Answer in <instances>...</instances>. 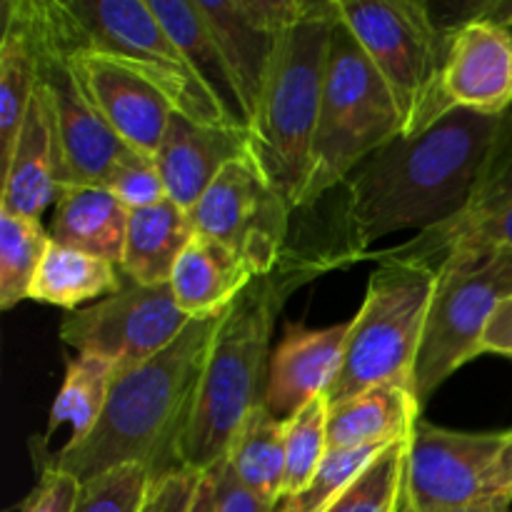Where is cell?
Segmentation results:
<instances>
[{
  "instance_id": "obj_1",
  "label": "cell",
  "mask_w": 512,
  "mask_h": 512,
  "mask_svg": "<svg viewBox=\"0 0 512 512\" xmlns=\"http://www.w3.org/2000/svg\"><path fill=\"white\" fill-rule=\"evenodd\" d=\"M505 115L448 110L413 135H398L370 155L343 188V228L355 258L375 240L428 230L453 220L468 203Z\"/></svg>"
},
{
  "instance_id": "obj_2",
  "label": "cell",
  "mask_w": 512,
  "mask_h": 512,
  "mask_svg": "<svg viewBox=\"0 0 512 512\" xmlns=\"http://www.w3.org/2000/svg\"><path fill=\"white\" fill-rule=\"evenodd\" d=\"M225 310L193 318L163 353L120 373L83 443L50 453L33 440L35 468L63 470L78 483L125 465H140L150 480L183 470L180 445Z\"/></svg>"
},
{
  "instance_id": "obj_3",
  "label": "cell",
  "mask_w": 512,
  "mask_h": 512,
  "mask_svg": "<svg viewBox=\"0 0 512 512\" xmlns=\"http://www.w3.org/2000/svg\"><path fill=\"white\" fill-rule=\"evenodd\" d=\"M315 275V270L283 255L273 273L255 278L228 305L205 360L180 445L183 468L213 473L223 465L240 425L265 400L273 355L270 340L280 310L288 295Z\"/></svg>"
},
{
  "instance_id": "obj_4",
  "label": "cell",
  "mask_w": 512,
  "mask_h": 512,
  "mask_svg": "<svg viewBox=\"0 0 512 512\" xmlns=\"http://www.w3.org/2000/svg\"><path fill=\"white\" fill-rule=\"evenodd\" d=\"M338 0H310L283 33L263 100L250 123L253 158L293 210L308 190L330 35Z\"/></svg>"
},
{
  "instance_id": "obj_5",
  "label": "cell",
  "mask_w": 512,
  "mask_h": 512,
  "mask_svg": "<svg viewBox=\"0 0 512 512\" xmlns=\"http://www.w3.org/2000/svg\"><path fill=\"white\" fill-rule=\"evenodd\" d=\"M398 135H403L398 103L338 13L330 35L310 180L300 208H310L338 190Z\"/></svg>"
},
{
  "instance_id": "obj_6",
  "label": "cell",
  "mask_w": 512,
  "mask_h": 512,
  "mask_svg": "<svg viewBox=\"0 0 512 512\" xmlns=\"http://www.w3.org/2000/svg\"><path fill=\"white\" fill-rule=\"evenodd\" d=\"M433 290L435 268L415 263L378 265L358 315L350 320L338 375L325 395L330 408L380 385L413 390Z\"/></svg>"
},
{
  "instance_id": "obj_7",
  "label": "cell",
  "mask_w": 512,
  "mask_h": 512,
  "mask_svg": "<svg viewBox=\"0 0 512 512\" xmlns=\"http://www.w3.org/2000/svg\"><path fill=\"white\" fill-rule=\"evenodd\" d=\"M338 13L393 93L403 135L418 133L448 113L443 68L450 30L438 23L430 3L338 0Z\"/></svg>"
},
{
  "instance_id": "obj_8",
  "label": "cell",
  "mask_w": 512,
  "mask_h": 512,
  "mask_svg": "<svg viewBox=\"0 0 512 512\" xmlns=\"http://www.w3.org/2000/svg\"><path fill=\"white\" fill-rule=\"evenodd\" d=\"M512 295V248L453 250L435 268V290L415 363V400L428 408L440 385L480 353L500 300Z\"/></svg>"
},
{
  "instance_id": "obj_9",
  "label": "cell",
  "mask_w": 512,
  "mask_h": 512,
  "mask_svg": "<svg viewBox=\"0 0 512 512\" xmlns=\"http://www.w3.org/2000/svg\"><path fill=\"white\" fill-rule=\"evenodd\" d=\"M58 5L80 45L138 73L175 113L195 123L233 125L190 68L173 35L155 18L150 0H58Z\"/></svg>"
},
{
  "instance_id": "obj_10",
  "label": "cell",
  "mask_w": 512,
  "mask_h": 512,
  "mask_svg": "<svg viewBox=\"0 0 512 512\" xmlns=\"http://www.w3.org/2000/svg\"><path fill=\"white\" fill-rule=\"evenodd\" d=\"M35 48H38L40 83L53 103L65 155V188L68 185H103L113 170L133 153L113 133L90 100L83 80L70 60V48L60 33L50 0H30Z\"/></svg>"
},
{
  "instance_id": "obj_11",
  "label": "cell",
  "mask_w": 512,
  "mask_h": 512,
  "mask_svg": "<svg viewBox=\"0 0 512 512\" xmlns=\"http://www.w3.org/2000/svg\"><path fill=\"white\" fill-rule=\"evenodd\" d=\"M193 318L180 310L173 288L125 278L118 293L70 313L60 340L80 355H95L125 373L148 363L175 343Z\"/></svg>"
},
{
  "instance_id": "obj_12",
  "label": "cell",
  "mask_w": 512,
  "mask_h": 512,
  "mask_svg": "<svg viewBox=\"0 0 512 512\" xmlns=\"http://www.w3.org/2000/svg\"><path fill=\"white\" fill-rule=\"evenodd\" d=\"M295 210L273 188L253 155L233 160L190 210L195 233L238 253L253 273L268 275L283 260Z\"/></svg>"
},
{
  "instance_id": "obj_13",
  "label": "cell",
  "mask_w": 512,
  "mask_h": 512,
  "mask_svg": "<svg viewBox=\"0 0 512 512\" xmlns=\"http://www.w3.org/2000/svg\"><path fill=\"white\" fill-rule=\"evenodd\" d=\"M503 443L505 433H460L420 418L405 450L395 512H438L495 498Z\"/></svg>"
},
{
  "instance_id": "obj_14",
  "label": "cell",
  "mask_w": 512,
  "mask_h": 512,
  "mask_svg": "<svg viewBox=\"0 0 512 512\" xmlns=\"http://www.w3.org/2000/svg\"><path fill=\"white\" fill-rule=\"evenodd\" d=\"M198 5L253 123L280 38L308 10L310 0H198Z\"/></svg>"
},
{
  "instance_id": "obj_15",
  "label": "cell",
  "mask_w": 512,
  "mask_h": 512,
  "mask_svg": "<svg viewBox=\"0 0 512 512\" xmlns=\"http://www.w3.org/2000/svg\"><path fill=\"white\" fill-rule=\"evenodd\" d=\"M50 10L70 48L75 73L83 80L98 113L128 148L153 158L175 113L173 105L123 63L80 45L60 13L58 0H50Z\"/></svg>"
},
{
  "instance_id": "obj_16",
  "label": "cell",
  "mask_w": 512,
  "mask_h": 512,
  "mask_svg": "<svg viewBox=\"0 0 512 512\" xmlns=\"http://www.w3.org/2000/svg\"><path fill=\"white\" fill-rule=\"evenodd\" d=\"M450 30L443 68L448 110L508 115L512 110V30L495 20L473 18Z\"/></svg>"
},
{
  "instance_id": "obj_17",
  "label": "cell",
  "mask_w": 512,
  "mask_h": 512,
  "mask_svg": "<svg viewBox=\"0 0 512 512\" xmlns=\"http://www.w3.org/2000/svg\"><path fill=\"white\" fill-rule=\"evenodd\" d=\"M63 188L65 155L58 118L48 90L38 80V90L15 138L13 153L3 163L0 210L43 220V213L55 205Z\"/></svg>"
},
{
  "instance_id": "obj_18",
  "label": "cell",
  "mask_w": 512,
  "mask_h": 512,
  "mask_svg": "<svg viewBox=\"0 0 512 512\" xmlns=\"http://www.w3.org/2000/svg\"><path fill=\"white\" fill-rule=\"evenodd\" d=\"M348 333L350 323L318 330L300 323H285L283 338L270 355L263 400L275 420L288 423L305 405L328 395L338 375Z\"/></svg>"
},
{
  "instance_id": "obj_19",
  "label": "cell",
  "mask_w": 512,
  "mask_h": 512,
  "mask_svg": "<svg viewBox=\"0 0 512 512\" xmlns=\"http://www.w3.org/2000/svg\"><path fill=\"white\" fill-rule=\"evenodd\" d=\"M253 155L250 130L233 125L195 123L173 113L158 153L153 155L163 175L168 200L183 210H193L233 160Z\"/></svg>"
},
{
  "instance_id": "obj_20",
  "label": "cell",
  "mask_w": 512,
  "mask_h": 512,
  "mask_svg": "<svg viewBox=\"0 0 512 512\" xmlns=\"http://www.w3.org/2000/svg\"><path fill=\"white\" fill-rule=\"evenodd\" d=\"M512 205V110L505 115L503 130L480 170L475 188L470 193L465 208L448 220L445 225L418 233L413 240L395 248L368 253L365 258H373L378 263H415L438 268L470 233L493 220Z\"/></svg>"
},
{
  "instance_id": "obj_21",
  "label": "cell",
  "mask_w": 512,
  "mask_h": 512,
  "mask_svg": "<svg viewBox=\"0 0 512 512\" xmlns=\"http://www.w3.org/2000/svg\"><path fill=\"white\" fill-rule=\"evenodd\" d=\"M50 240L108 263H123L130 210L103 185H68L53 205Z\"/></svg>"
},
{
  "instance_id": "obj_22",
  "label": "cell",
  "mask_w": 512,
  "mask_h": 512,
  "mask_svg": "<svg viewBox=\"0 0 512 512\" xmlns=\"http://www.w3.org/2000/svg\"><path fill=\"white\" fill-rule=\"evenodd\" d=\"M258 275L248 263L208 235L195 233L175 263L170 288L188 318L220 313Z\"/></svg>"
},
{
  "instance_id": "obj_23",
  "label": "cell",
  "mask_w": 512,
  "mask_h": 512,
  "mask_svg": "<svg viewBox=\"0 0 512 512\" xmlns=\"http://www.w3.org/2000/svg\"><path fill=\"white\" fill-rule=\"evenodd\" d=\"M423 418L415 393L405 385H380L345 403L333 405L328 415V450L390 448L408 440Z\"/></svg>"
},
{
  "instance_id": "obj_24",
  "label": "cell",
  "mask_w": 512,
  "mask_h": 512,
  "mask_svg": "<svg viewBox=\"0 0 512 512\" xmlns=\"http://www.w3.org/2000/svg\"><path fill=\"white\" fill-rule=\"evenodd\" d=\"M0 38V158H10L33 95L38 90V48H35L30 0H8L3 8Z\"/></svg>"
},
{
  "instance_id": "obj_25",
  "label": "cell",
  "mask_w": 512,
  "mask_h": 512,
  "mask_svg": "<svg viewBox=\"0 0 512 512\" xmlns=\"http://www.w3.org/2000/svg\"><path fill=\"white\" fill-rule=\"evenodd\" d=\"M193 235L190 213L173 200L130 210L120 273L140 285H168L175 263Z\"/></svg>"
},
{
  "instance_id": "obj_26",
  "label": "cell",
  "mask_w": 512,
  "mask_h": 512,
  "mask_svg": "<svg viewBox=\"0 0 512 512\" xmlns=\"http://www.w3.org/2000/svg\"><path fill=\"white\" fill-rule=\"evenodd\" d=\"M150 8H153L155 18L163 23V28L173 35L175 43L180 45L195 75L203 80L210 95L218 100L225 118L235 128L250 130L248 115H245L240 95L235 90L233 75H230L228 63H225L220 45L215 43L203 13H200L198 0H150Z\"/></svg>"
},
{
  "instance_id": "obj_27",
  "label": "cell",
  "mask_w": 512,
  "mask_h": 512,
  "mask_svg": "<svg viewBox=\"0 0 512 512\" xmlns=\"http://www.w3.org/2000/svg\"><path fill=\"white\" fill-rule=\"evenodd\" d=\"M120 285H123V273L118 265L80 253V250L65 248V245L50 243L33 280V288H30V300L75 313L88 300L98 303V300L118 293Z\"/></svg>"
},
{
  "instance_id": "obj_28",
  "label": "cell",
  "mask_w": 512,
  "mask_h": 512,
  "mask_svg": "<svg viewBox=\"0 0 512 512\" xmlns=\"http://www.w3.org/2000/svg\"><path fill=\"white\" fill-rule=\"evenodd\" d=\"M223 463L250 493L270 503H283L285 423L275 420L265 405L255 408L240 425Z\"/></svg>"
},
{
  "instance_id": "obj_29",
  "label": "cell",
  "mask_w": 512,
  "mask_h": 512,
  "mask_svg": "<svg viewBox=\"0 0 512 512\" xmlns=\"http://www.w3.org/2000/svg\"><path fill=\"white\" fill-rule=\"evenodd\" d=\"M118 370L103 358L95 355H80L65 363V378L60 385L55 403L50 408L48 428L43 438H35L40 445L48 448L50 435L60 425H70V438L65 445H78L93 433L105 403H108L110 388H113Z\"/></svg>"
},
{
  "instance_id": "obj_30",
  "label": "cell",
  "mask_w": 512,
  "mask_h": 512,
  "mask_svg": "<svg viewBox=\"0 0 512 512\" xmlns=\"http://www.w3.org/2000/svg\"><path fill=\"white\" fill-rule=\"evenodd\" d=\"M50 243V230L40 220L0 210V308L10 310L30 300Z\"/></svg>"
},
{
  "instance_id": "obj_31",
  "label": "cell",
  "mask_w": 512,
  "mask_h": 512,
  "mask_svg": "<svg viewBox=\"0 0 512 512\" xmlns=\"http://www.w3.org/2000/svg\"><path fill=\"white\" fill-rule=\"evenodd\" d=\"M328 398L305 405L285 423V498L300 493L310 483L328 453Z\"/></svg>"
},
{
  "instance_id": "obj_32",
  "label": "cell",
  "mask_w": 512,
  "mask_h": 512,
  "mask_svg": "<svg viewBox=\"0 0 512 512\" xmlns=\"http://www.w3.org/2000/svg\"><path fill=\"white\" fill-rule=\"evenodd\" d=\"M385 448L370 445V448H348V450H328L323 463L313 473L310 483L300 493L290 495L280 503V512H325L335 498L345 493L350 483L358 475L370 468L375 458Z\"/></svg>"
},
{
  "instance_id": "obj_33",
  "label": "cell",
  "mask_w": 512,
  "mask_h": 512,
  "mask_svg": "<svg viewBox=\"0 0 512 512\" xmlns=\"http://www.w3.org/2000/svg\"><path fill=\"white\" fill-rule=\"evenodd\" d=\"M408 440H400V443L385 448L370 463V468L358 475L325 512H395Z\"/></svg>"
},
{
  "instance_id": "obj_34",
  "label": "cell",
  "mask_w": 512,
  "mask_h": 512,
  "mask_svg": "<svg viewBox=\"0 0 512 512\" xmlns=\"http://www.w3.org/2000/svg\"><path fill=\"white\" fill-rule=\"evenodd\" d=\"M148 470L125 465L98 478L80 483L78 503L73 512H140L150 490Z\"/></svg>"
},
{
  "instance_id": "obj_35",
  "label": "cell",
  "mask_w": 512,
  "mask_h": 512,
  "mask_svg": "<svg viewBox=\"0 0 512 512\" xmlns=\"http://www.w3.org/2000/svg\"><path fill=\"white\" fill-rule=\"evenodd\" d=\"M105 188L128 210L150 208V205L168 200V190H165L163 175H160L155 158L135 153V150L113 170Z\"/></svg>"
},
{
  "instance_id": "obj_36",
  "label": "cell",
  "mask_w": 512,
  "mask_h": 512,
  "mask_svg": "<svg viewBox=\"0 0 512 512\" xmlns=\"http://www.w3.org/2000/svg\"><path fill=\"white\" fill-rule=\"evenodd\" d=\"M200 480H203V473L188 468L153 480L140 512H190Z\"/></svg>"
},
{
  "instance_id": "obj_37",
  "label": "cell",
  "mask_w": 512,
  "mask_h": 512,
  "mask_svg": "<svg viewBox=\"0 0 512 512\" xmlns=\"http://www.w3.org/2000/svg\"><path fill=\"white\" fill-rule=\"evenodd\" d=\"M80 483L63 470L40 468L38 485L20 512H73L78 503Z\"/></svg>"
},
{
  "instance_id": "obj_38",
  "label": "cell",
  "mask_w": 512,
  "mask_h": 512,
  "mask_svg": "<svg viewBox=\"0 0 512 512\" xmlns=\"http://www.w3.org/2000/svg\"><path fill=\"white\" fill-rule=\"evenodd\" d=\"M215 512H280V503L250 493L223 463L215 468Z\"/></svg>"
},
{
  "instance_id": "obj_39",
  "label": "cell",
  "mask_w": 512,
  "mask_h": 512,
  "mask_svg": "<svg viewBox=\"0 0 512 512\" xmlns=\"http://www.w3.org/2000/svg\"><path fill=\"white\" fill-rule=\"evenodd\" d=\"M480 353L505 355L512 360V295L500 300V305L490 315L483 338H480Z\"/></svg>"
},
{
  "instance_id": "obj_40",
  "label": "cell",
  "mask_w": 512,
  "mask_h": 512,
  "mask_svg": "<svg viewBox=\"0 0 512 512\" xmlns=\"http://www.w3.org/2000/svg\"><path fill=\"white\" fill-rule=\"evenodd\" d=\"M460 248H478V250H495V248H512V205L505 208L503 213L495 215L485 225H480L475 233H470Z\"/></svg>"
},
{
  "instance_id": "obj_41",
  "label": "cell",
  "mask_w": 512,
  "mask_h": 512,
  "mask_svg": "<svg viewBox=\"0 0 512 512\" xmlns=\"http://www.w3.org/2000/svg\"><path fill=\"white\" fill-rule=\"evenodd\" d=\"M498 495L512 500V430L505 433V443L498 458Z\"/></svg>"
},
{
  "instance_id": "obj_42",
  "label": "cell",
  "mask_w": 512,
  "mask_h": 512,
  "mask_svg": "<svg viewBox=\"0 0 512 512\" xmlns=\"http://www.w3.org/2000/svg\"><path fill=\"white\" fill-rule=\"evenodd\" d=\"M190 512H215V470L213 473H203Z\"/></svg>"
},
{
  "instance_id": "obj_43",
  "label": "cell",
  "mask_w": 512,
  "mask_h": 512,
  "mask_svg": "<svg viewBox=\"0 0 512 512\" xmlns=\"http://www.w3.org/2000/svg\"><path fill=\"white\" fill-rule=\"evenodd\" d=\"M438 512H512V500L495 495V498H483L475 500V503L458 505V508H445Z\"/></svg>"
}]
</instances>
